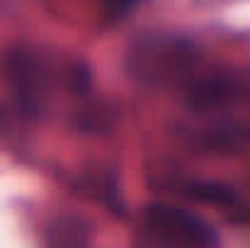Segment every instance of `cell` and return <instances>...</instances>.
<instances>
[{"mask_svg":"<svg viewBox=\"0 0 250 248\" xmlns=\"http://www.w3.org/2000/svg\"><path fill=\"white\" fill-rule=\"evenodd\" d=\"M141 0H104V15L117 20V17H124L129 15Z\"/></svg>","mask_w":250,"mask_h":248,"instance_id":"cell-2","label":"cell"},{"mask_svg":"<svg viewBox=\"0 0 250 248\" xmlns=\"http://www.w3.org/2000/svg\"><path fill=\"white\" fill-rule=\"evenodd\" d=\"M141 241L153 246H214L219 244V234L211 224L187 209L151 204L144 217Z\"/></svg>","mask_w":250,"mask_h":248,"instance_id":"cell-1","label":"cell"}]
</instances>
